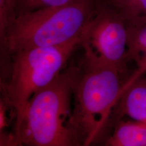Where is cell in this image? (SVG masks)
I'll use <instances>...</instances> for the list:
<instances>
[{
	"instance_id": "6da1fadb",
	"label": "cell",
	"mask_w": 146,
	"mask_h": 146,
	"mask_svg": "<svg viewBox=\"0 0 146 146\" xmlns=\"http://www.w3.org/2000/svg\"><path fill=\"white\" fill-rule=\"evenodd\" d=\"M73 107L69 125L79 146L92 145L104 137L125 81L118 69L84 56L66 70Z\"/></svg>"
},
{
	"instance_id": "7a4b0ae2",
	"label": "cell",
	"mask_w": 146,
	"mask_h": 146,
	"mask_svg": "<svg viewBox=\"0 0 146 146\" xmlns=\"http://www.w3.org/2000/svg\"><path fill=\"white\" fill-rule=\"evenodd\" d=\"M82 36L58 46L35 47L1 55V91L15 120V134L33 95L62 72Z\"/></svg>"
},
{
	"instance_id": "3957f363",
	"label": "cell",
	"mask_w": 146,
	"mask_h": 146,
	"mask_svg": "<svg viewBox=\"0 0 146 146\" xmlns=\"http://www.w3.org/2000/svg\"><path fill=\"white\" fill-rule=\"evenodd\" d=\"M96 5L94 0H80L12 16L0 38L1 54L61 45L80 37Z\"/></svg>"
},
{
	"instance_id": "277c9868",
	"label": "cell",
	"mask_w": 146,
	"mask_h": 146,
	"mask_svg": "<svg viewBox=\"0 0 146 146\" xmlns=\"http://www.w3.org/2000/svg\"><path fill=\"white\" fill-rule=\"evenodd\" d=\"M72 87L66 70L33 95L14 135L15 146H79L69 125Z\"/></svg>"
},
{
	"instance_id": "5b68a950",
	"label": "cell",
	"mask_w": 146,
	"mask_h": 146,
	"mask_svg": "<svg viewBox=\"0 0 146 146\" xmlns=\"http://www.w3.org/2000/svg\"><path fill=\"white\" fill-rule=\"evenodd\" d=\"M80 46L86 58L124 74L128 63L127 20L117 8L97 4Z\"/></svg>"
},
{
	"instance_id": "8992f818",
	"label": "cell",
	"mask_w": 146,
	"mask_h": 146,
	"mask_svg": "<svg viewBox=\"0 0 146 146\" xmlns=\"http://www.w3.org/2000/svg\"><path fill=\"white\" fill-rule=\"evenodd\" d=\"M116 106L110 123L111 121L115 125L124 116L146 122V77L142 75L134 79L128 78Z\"/></svg>"
},
{
	"instance_id": "52a82bcc",
	"label": "cell",
	"mask_w": 146,
	"mask_h": 146,
	"mask_svg": "<svg viewBox=\"0 0 146 146\" xmlns=\"http://www.w3.org/2000/svg\"><path fill=\"white\" fill-rule=\"evenodd\" d=\"M127 62L133 61L137 70L132 75L135 78L146 72V18L127 20Z\"/></svg>"
},
{
	"instance_id": "ba28073f",
	"label": "cell",
	"mask_w": 146,
	"mask_h": 146,
	"mask_svg": "<svg viewBox=\"0 0 146 146\" xmlns=\"http://www.w3.org/2000/svg\"><path fill=\"white\" fill-rule=\"evenodd\" d=\"M107 146H146V122L120 120L111 135L104 141Z\"/></svg>"
},
{
	"instance_id": "9c48e42d",
	"label": "cell",
	"mask_w": 146,
	"mask_h": 146,
	"mask_svg": "<svg viewBox=\"0 0 146 146\" xmlns=\"http://www.w3.org/2000/svg\"><path fill=\"white\" fill-rule=\"evenodd\" d=\"M78 1L80 0H16L13 15L43 8L61 7Z\"/></svg>"
},
{
	"instance_id": "30bf717a",
	"label": "cell",
	"mask_w": 146,
	"mask_h": 146,
	"mask_svg": "<svg viewBox=\"0 0 146 146\" xmlns=\"http://www.w3.org/2000/svg\"><path fill=\"white\" fill-rule=\"evenodd\" d=\"M113 4L127 20L146 18V0H120Z\"/></svg>"
},
{
	"instance_id": "8fae6325",
	"label": "cell",
	"mask_w": 146,
	"mask_h": 146,
	"mask_svg": "<svg viewBox=\"0 0 146 146\" xmlns=\"http://www.w3.org/2000/svg\"><path fill=\"white\" fill-rule=\"evenodd\" d=\"M16 1V0H7L8 5V7H9L10 14H11L10 17L14 15V7H15V5Z\"/></svg>"
},
{
	"instance_id": "7c38bea8",
	"label": "cell",
	"mask_w": 146,
	"mask_h": 146,
	"mask_svg": "<svg viewBox=\"0 0 146 146\" xmlns=\"http://www.w3.org/2000/svg\"><path fill=\"white\" fill-rule=\"evenodd\" d=\"M120 0H112V3H117L118 2H119Z\"/></svg>"
}]
</instances>
